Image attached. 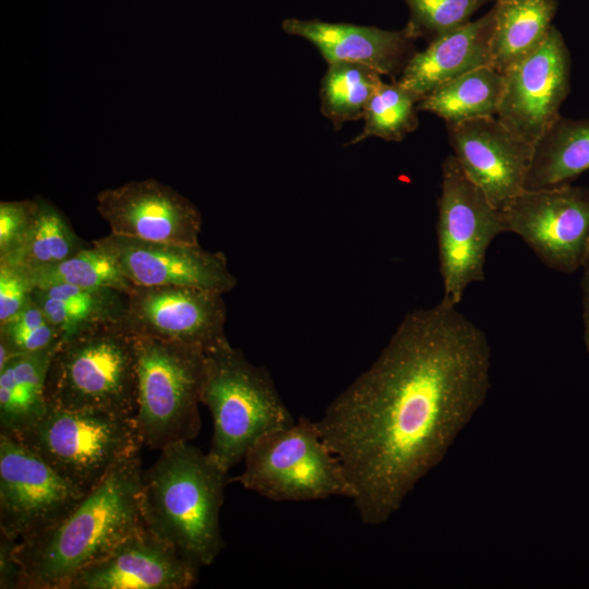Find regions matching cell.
<instances>
[{
	"mask_svg": "<svg viewBox=\"0 0 589 589\" xmlns=\"http://www.w3.org/2000/svg\"><path fill=\"white\" fill-rule=\"evenodd\" d=\"M457 305L405 314L375 361L316 421L365 525L385 524L484 404L491 347Z\"/></svg>",
	"mask_w": 589,
	"mask_h": 589,
	"instance_id": "1",
	"label": "cell"
},
{
	"mask_svg": "<svg viewBox=\"0 0 589 589\" xmlns=\"http://www.w3.org/2000/svg\"><path fill=\"white\" fill-rule=\"evenodd\" d=\"M140 454L118 464L59 522L16 543L21 589H64L143 525Z\"/></svg>",
	"mask_w": 589,
	"mask_h": 589,
	"instance_id": "2",
	"label": "cell"
},
{
	"mask_svg": "<svg viewBox=\"0 0 589 589\" xmlns=\"http://www.w3.org/2000/svg\"><path fill=\"white\" fill-rule=\"evenodd\" d=\"M228 470L190 442L163 449L142 471L144 526L197 567L209 566L225 548L219 515Z\"/></svg>",
	"mask_w": 589,
	"mask_h": 589,
	"instance_id": "3",
	"label": "cell"
},
{
	"mask_svg": "<svg viewBox=\"0 0 589 589\" xmlns=\"http://www.w3.org/2000/svg\"><path fill=\"white\" fill-rule=\"evenodd\" d=\"M136 336L124 318L95 324L60 340L46 377L48 405L134 416Z\"/></svg>",
	"mask_w": 589,
	"mask_h": 589,
	"instance_id": "4",
	"label": "cell"
},
{
	"mask_svg": "<svg viewBox=\"0 0 589 589\" xmlns=\"http://www.w3.org/2000/svg\"><path fill=\"white\" fill-rule=\"evenodd\" d=\"M201 401L213 418L207 453L228 471L261 435L296 421L268 370L248 361L231 345L207 353Z\"/></svg>",
	"mask_w": 589,
	"mask_h": 589,
	"instance_id": "5",
	"label": "cell"
},
{
	"mask_svg": "<svg viewBox=\"0 0 589 589\" xmlns=\"http://www.w3.org/2000/svg\"><path fill=\"white\" fill-rule=\"evenodd\" d=\"M136 356L134 419L143 444L160 450L191 442L201 430L207 353L183 342L136 336Z\"/></svg>",
	"mask_w": 589,
	"mask_h": 589,
	"instance_id": "6",
	"label": "cell"
},
{
	"mask_svg": "<svg viewBox=\"0 0 589 589\" xmlns=\"http://www.w3.org/2000/svg\"><path fill=\"white\" fill-rule=\"evenodd\" d=\"M243 462V471L235 480L265 498H351L339 460L323 441L316 421L306 417L261 435L248 449Z\"/></svg>",
	"mask_w": 589,
	"mask_h": 589,
	"instance_id": "7",
	"label": "cell"
},
{
	"mask_svg": "<svg viewBox=\"0 0 589 589\" xmlns=\"http://www.w3.org/2000/svg\"><path fill=\"white\" fill-rule=\"evenodd\" d=\"M14 437L85 493L144 445L134 416L51 406Z\"/></svg>",
	"mask_w": 589,
	"mask_h": 589,
	"instance_id": "8",
	"label": "cell"
},
{
	"mask_svg": "<svg viewBox=\"0 0 589 589\" xmlns=\"http://www.w3.org/2000/svg\"><path fill=\"white\" fill-rule=\"evenodd\" d=\"M437 245L445 302L457 305L473 283L483 281L491 242L508 232L503 211L465 173L454 155L442 164Z\"/></svg>",
	"mask_w": 589,
	"mask_h": 589,
	"instance_id": "9",
	"label": "cell"
},
{
	"mask_svg": "<svg viewBox=\"0 0 589 589\" xmlns=\"http://www.w3.org/2000/svg\"><path fill=\"white\" fill-rule=\"evenodd\" d=\"M85 492L16 437L0 432V533L15 541L63 519Z\"/></svg>",
	"mask_w": 589,
	"mask_h": 589,
	"instance_id": "10",
	"label": "cell"
},
{
	"mask_svg": "<svg viewBox=\"0 0 589 589\" xmlns=\"http://www.w3.org/2000/svg\"><path fill=\"white\" fill-rule=\"evenodd\" d=\"M519 236L549 268L572 274L589 248V190L570 183L524 190L504 211Z\"/></svg>",
	"mask_w": 589,
	"mask_h": 589,
	"instance_id": "11",
	"label": "cell"
},
{
	"mask_svg": "<svg viewBox=\"0 0 589 589\" xmlns=\"http://www.w3.org/2000/svg\"><path fill=\"white\" fill-rule=\"evenodd\" d=\"M223 293L184 286H133L124 323L137 337L200 347L206 353L229 344Z\"/></svg>",
	"mask_w": 589,
	"mask_h": 589,
	"instance_id": "12",
	"label": "cell"
},
{
	"mask_svg": "<svg viewBox=\"0 0 589 589\" xmlns=\"http://www.w3.org/2000/svg\"><path fill=\"white\" fill-rule=\"evenodd\" d=\"M504 88L496 118L533 145L561 116L569 93L570 56L562 34L551 26L543 41L503 72Z\"/></svg>",
	"mask_w": 589,
	"mask_h": 589,
	"instance_id": "13",
	"label": "cell"
},
{
	"mask_svg": "<svg viewBox=\"0 0 589 589\" xmlns=\"http://www.w3.org/2000/svg\"><path fill=\"white\" fill-rule=\"evenodd\" d=\"M92 243L117 262L133 286H184L225 294L237 285L226 255L200 244L149 241L111 232Z\"/></svg>",
	"mask_w": 589,
	"mask_h": 589,
	"instance_id": "14",
	"label": "cell"
},
{
	"mask_svg": "<svg viewBox=\"0 0 589 589\" xmlns=\"http://www.w3.org/2000/svg\"><path fill=\"white\" fill-rule=\"evenodd\" d=\"M111 233L149 241L199 244L202 215L185 196L155 179L130 181L97 195Z\"/></svg>",
	"mask_w": 589,
	"mask_h": 589,
	"instance_id": "15",
	"label": "cell"
},
{
	"mask_svg": "<svg viewBox=\"0 0 589 589\" xmlns=\"http://www.w3.org/2000/svg\"><path fill=\"white\" fill-rule=\"evenodd\" d=\"M446 129L453 155L465 173L504 212L525 190L532 145L496 116L446 124Z\"/></svg>",
	"mask_w": 589,
	"mask_h": 589,
	"instance_id": "16",
	"label": "cell"
},
{
	"mask_svg": "<svg viewBox=\"0 0 589 589\" xmlns=\"http://www.w3.org/2000/svg\"><path fill=\"white\" fill-rule=\"evenodd\" d=\"M199 570L143 524L75 574L64 589H189L197 582Z\"/></svg>",
	"mask_w": 589,
	"mask_h": 589,
	"instance_id": "17",
	"label": "cell"
},
{
	"mask_svg": "<svg viewBox=\"0 0 589 589\" xmlns=\"http://www.w3.org/2000/svg\"><path fill=\"white\" fill-rule=\"evenodd\" d=\"M283 28L313 44L327 63L358 62L381 75L401 73L416 52L417 37L408 25L400 31H386L374 26L287 19Z\"/></svg>",
	"mask_w": 589,
	"mask_h": 589,
	"instance_id": "18",
	"label": "cell"
},
{
	"mask_svg": "<svg viewBox=\"0 0 589 589\" xmlns=\"http://www.w3.org/2000/svg\"><path fill=\"white\" fill-rule=\"evenodd\" d=\"M494 7L482 17L430 41L416 51L398 82L419 101L441 85L480 67L491 65Z\"/></svg>",
	"mask_w": 589,
	"mask_h": 589,
	"instance_id": "19",
	"label": "cell"
},
{
	"mask_svg": "<svg viewBox=\"0 0 589 589\" xmlns=\"http://www.w3.org/2000/svg\"><path fill=\"white\" fill-rule=\"evenodd\" d=\"M589 169V119L560 116L532 145L525 190L570 183Z\"/></svg>",
	"mask_w": 589,
	"mask_h": 589,
	"instance_id": "20",
	"label": "cell"
},
{
	"mask_svg": "<svg viewBox=\"0 0 589 589\" xmlns=\"http://www.w3.org/2000/svg\"><path fill=\"white\" fill-rule=\"evenodd\" d=\"M55 349L14 356L0 369V432L19 436L47 412L46 377Z\"/></svg>",
	"mask_w": 589,
	"mask_h": 589,
	"instance_id": "21",
	"label": "cell"
},
{
	"mask_svg": "<svg viewBox=\"0 0 589 589\" xmlns=\"http://www.w3.org/2000/svg\"><path fill=\"white\" fill-rule=\"evenodd\" d=\"M127 294L106 287L47 285L36 286L32 298L62 340L95 324L124 318Z\"/></svg>",
	"mask_w": 589,
	"mask_h": 589,
	"instance_id": "22",
	"label": "cell"
},
{
	"mask_svg": "<svg viewBox=\"0 0 589 589\" xmlns=\"http://www.w3.org/2000/svg\"><path fill=\"white\" fill-rule=\"evenodd\" d=\"M557 0H496L491 37V67L503 73L545 38Z\"/></svg>",
	"mask_w": 589,
	"mask_h": 589,
	"instance_id": "23",
	"label": "cell"
},
{
	"mask_svg": "<svg viewBox=\"0 0 589 589\" xmlns=\"http://www.w3.org/2000/svg\"><path fill=\"white\" fill-rule=\"evenodd\" d=\"M504 88L503 73L480 67L441 85L418 103V110L446 124L496 116Z\"/></svg>",
	"mask_w": 589,
	"mask_h": 589,
	"instance_id": "24",
	"label": "cell"
},
{
	"mask_svg": "<svg viewBox=\"0 0 589 589\" xmlns=\"http://www.w3.org/2000/svg\"><path fill=\"white\" fill-rule=\"evenodd\" d=\"M35 201L34 217L23 244L0 263L31 272L67 260L87 247L59 208L41 196Z\"/></svg>",
	"mask_w": 589,
	"mask_h": 589,
	"instance_id": "25",
	"label": "cell"
},
{
	"mask_svg": "<svg viewBox=\"0 0 589 589\" xmlns=\"http://www.w3.org/2000/svg\"><path fill=\"white\" fill-rule=\"evenodd\" d=\"M381 76L376 70L362 63H328L320 89L322 113L335 129L361 119L369 100L383 83Z\"/></svg>",
	"mask_w": 589,
	"mask_h": 589,
	"instance_id": "26",
	"label": "cell"
},
{
	"mask_svg": "<svg viewBox=\"0 0 589 589\" xmlns=\"http://www.w3.org/2000/svg\"><path fill=\"white\" fill-rule=\"evenodd\" d=\"M26 272L35 287L47 285L106 287L124 293H129L133 288L117 262L93 243L59 263Z\"/></svg>",
	"mask_w": 589,
	"mask_h": 589,
	"instance_id": "27",
	"label": "cell"
},
{
	"mask_svg": "<svg viewBox=\"0 0 589 589\" xmlns=\"http://www.w3.org/2000/svg\"><path fill=\"white\" fill-rule=\"evenodd\" d=\"M419 99L398 81L382 83L369 100L362 119L363 130L348 144L376 136L399 142L418 128Z\"/></svg>",
	"mask_w": 589,
	"mask_h": 589,
	"instance_id": "28",
	"label": "cell"
},
{
	"mask_svg": "<svg viewBox=\"0 0 589 589\" xmlns=\"http://www.w3.org/2000/svg\"><path fill=\"white\" fill-rule=\"evenodd\" d=\"M60 335L43 310L32 301L0 324V369L14 356L52 350Z\"/></svg>",
	"mask_w": 589,
	"mask_h": 589,
	"instance_id": "29",
	"label": "cell"
},
{
	"mask_svg": "<svg viewBox=\"0 0 589 589\" xmlns=\"http://www.w3.org/2000/svg\"><path fill=\"white\" fill-rule=\"evenodd\" d=\"M410 9L408 26L417 38L432 40L467 24L472 14L490 0H404Z\"/></svg>",
	"mask_w": 589,
	"mask_h": 589,
	"instance_id": "30",
	"label": "cell"
},
{
	"mask_svg": "<svg viewBox=\"0 0 589 589\" xmlns=\"http://www.w3.org/2000/svg\"><path fill=\"white\" fill-rule=\"evenodd\" d=\"M36 208L35 197L0 203V260L15 253L23 244Z\"/></svg>",
	"mask_w": 589,
	"mask_h": 589,
	"instance_id": "31",
	"label": "cell"
},
{
	"mask_svg": "<svg viewBox=\"0 0 589 589\" xmlns=\"http://www.w3.org/2000/svg\"><path fill=\"white\" fill-rule=\"evenodd\" d=\"M34 288L23 267L0 263V324L15 316L32 301Z\"/></svg>",
	"mask_w": 589,
	"mask_h": 589,
	"instance_id": "32",
	"label": "cell"
},
{
	"mask_svg": "<svg viewBox=\"0 0 589 589\" xmlns=\"http://www.w3.org/2000/svg\"><path fill=\"white\" fill-rule=\"evenodd\" d=\"M0 588L21 589L22 569L14 555L19 541L0 533Z\"/></svg>",
	"mask_w": 589,
	"mask_h": 589,
	"instance_id": "33",
	"label": "cell"
},
{
	"mask_svg": "<svg viewBox=\"0 0 589 589\" xmlns=\"http://www.w3.org/2000/svg\"><path fill=\"white\" fill-rule=\"evenodd\" d=\"M582 323H584V342L589 353V248L584 259L582 265Z\"/></svg>",
	"mask_w": 589,
	"mask_h": 589,
	"instance_id": "34",
	"label": "cell"
}]
</instances>
